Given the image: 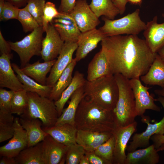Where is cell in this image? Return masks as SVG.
<instances>
[{
	"label": "cell",
	"mask_w": 164,
	"mask_h": 164,
	"mask_svg": "<svg viewBox=\"0 0 164 164\" xmlns=\"http://www.w3.org/2000/svg\"><path fill=\"white\" fill-rule=\"evenodd\" d=\"M112 73L130 79L140 77L148 71L157 53L137 35L106 37L101 41Z\"/></svg>",
	"instance_id": "obj_1"
},
{
	"label": "cell",
	"mask_w": 164,
	"mask_h": 164,
	"mask_svg": "<svg viewBox=\"0 0 164 164\" xmlns=\"http://www.w3.org/2000/svg\"><path fill=\"white\" fill-rule=\"evenodd\" d=\"M75 126L77 130L113 132L116 128L113 111L103 108L84 96L77 110Z\"/></svg>",
	"instance_id": "obj_2"
},
{
	"label": "cell",
	"mask_w": 164,
	"mask_h": 164,
	"mask_svg": "<svg viewBox=\"0 0 164 164\" xmlns=\"http://www.w3.org/2000/svg\"><path fill=\"white\" fill-rule=\"evenodd\" d=\"M84 89V96L106 109L114 110L119 95L114 75L103 76L91 81L86 80Z\"/></svg>",
	"instance_id": "obj_3"
},
{
	"label": "cell",
	"mask_w": 164,
	"mask_h": 164,
	"mask_svg": "<svg viewBox=\"0 0 164 164\" xmlns=\"http://www.w3.org/2000/svg\"><path fill=\"white\" fill-rule=\"evenodd\" d=\"M119 91L115 108L113 111L115 128L124 127L135 122L138 115L135 101L129 79L120 74L114 75Z\"/></svg>",
	"instance_id": "obj_4"
},
{
	"label": "cell",
	"mask_w": 164,
	"mask_h": 164,
	"mask_svg": "<svg viewBox=\"0 0 164 164\" xmlns=\"http://www.w3.org/2000/svg\"><path fill=\"white\" fill-rule=\"evenodd\" d=\"M27 95L28 106L21 115L39 119L43 128L54 126L59 117L54 101L34 92H28Z\"/></svg>",
	"instance_id": "obj_5"
},
{
	"label": "cell",
	"mask_w": 164,
	"mask_h": 164,
	"mask_svg": "<svg viewBox=\"0 0 164 164\" xmlns=\"http://www.w3.org/2000/svg\"><path fill=\"white\" fill-rule=\"evenodd\" d=\"M140 10L136 9L120 19L111 20L103 17L104 25L99 29L106 37L123 34L137 35L144 30L146 24L139 16Z\"/></svg>",
	"instance_id": "obj_6"
},
{
	"label": "cell",
	"mask_w": 164,
	"mask_h": 164,
	"mask_svg": "<svg viewBox=\"0 0 164 164\" xmlns=\"http://www.w3.org/2000/svg\"><path fill=\"white\" fill-rule=\"evenodd\" d=\"M42 26L34 29L20 41L8 42L12 50L16 53L20 59L21 68L26 66L34 56H41L43 34Z\"/></svg>",
	"instance_id": "obj_7"
},
{
	"label": "cell",
	"mask_w": 164,
	"mask_h": 164,
	"mask_svg": "<svg viewBox=\"0 0 164 164\" xmlns=\"http://www.w3.org/2000/svg\"><path fill=\"white\" fill-rule=\"evenodd\" d=\"M156 101L160 102L164 110V97L159 96ZM142 121L147 125L145 130L140 133H136L133 136L132 141L127 146L126 150L128 152L136 150L138 148H146L150 145L149 140L154 134L164 135V115L159 122L151 123L150 118L144 115L141 117Z\"/></svg>",
	"instance_id": "obj_8"
},
{
	"label": "cell",
	"mask_w": 164,
	"mask_h": 164,
	"mask_svg": "<svg viewBox=\"0 0 164 164\" xmlns=\"http://www.w3.org/2000/svg\"><path fill=\"white\" fill-rule=\"evenodd\" d=\"M129 82L134 97L138 115L141 117L147 110L160 111V108L154 102L156 101V99L148 91L150 88L143 85L140 77L129 79Z\"/></svg>",
	"instance_id": "obj_9"
},
{
	"label": "cell",
	"mask_w": 164,
	"mask_h": 164,
	"mask_svg": "<svg viewBox=\"0 0 164 164\" xmlns=\"http://www.w3.org/2000/svg\"><path fill=\"white\" fill-rule=\"evenodd\" d=\"M75 21L81 32L96 29L100 21L91 9L86 0H77L69 14Z\"/></svg>",
	"instance_id": "obj_10"
},
{
	"label": "cell",
	"mask_w": 164,
	"mask_h": 164,
	"mask_svg": "<svg viewBox=\"0 0 164 164\" xmlns=\"http://www.w3.org/2000/svg\"><path fill=\"white\" fill-rule=\"evenodd\" d=\"M45 32L46 34L42 41L41 56L44 62H47L55 59L60 54L64 42L52 22L48 24Z\"/></svg>",
	"instance_id": "obj_11"
},
{
	"label": "cell",
	"mask_w": 164,
	"mask_h": 164,
	"mask_svg": "<svg viewBox=\"0 0 164 164\" xmlns=\"http://www.w3.org/2000/svg\"><path fill=\"white\" fill-rule=\"evenodd\" d=\"M137 125V122L135 121L127 126L116 128L113 131L115 145L113 164H125L127 144L132 136L136 132Z\"/></svg>",
	"instance_id": "obj_12"
},
{
	"label": "cell",
	"mask_w": 164,
	"mask_h": 164,
	"mask_svg": "<svg viewBox=\"0 0 164 164\" xmlns=\"http://www.w3.org/2000/svg\"><path fill=\"white\" fill-rule=\"evenodd\" d=\"M52 22L64 42H77L82 32L69 14L60 12Z\"/></svg>",
	"instance_id": "obj_13"
},
{
	"label": "cell",
	"mask_w": 164,
	"mask_h": 164,
	"mask_svg": "<svg viewBox=\"0 0 164 164\" xmlns=\"http://www.w3.org/2000/svg\"><path fill=\"white\" fill-rule=\"evenodd\" d=\"M77 47V43L64 42L57 59L47 78L46 85L53 87L62 72L72 61L73 54Z\"/></svg>",
	"instance_id": "obj_14"
},
{
	"label": "cell",
	"mask_w": 164,
	"mask_h": 164,
	"mask_svg": "<svg viewBox=\"0 0 164 164\" xmlns=\"http://www.w3.org/2000/svg\"><path fill=\"white\" fill-rule=\"evenodd\" d=\"M14 132L9 142L0 147V155L15 158L23 150L27 147V139L26 132L19 121L15 118L14 121Z\"/></svg>",
	"instance_id": "obj_15"
},
{
	"label": "cell",
	"mask_w": 164,
	"mask_h": 164,
	"mask_svg": "<svg viewBox=\"0 0 164 164\" xmlns=\"http://www.w3.org/2000/svg\"><path fill=\"white\" fill-rule=\"evenodd\" d=\"M106 36L99 29L96 28L82 32L77 42L75 58L78 62L84 58L91 51L95 48L98 43Z\"/></svg>",
	"instance_id": "obj_16"
},
{
	"label": "cell",
	"mask_w": 164,
	"mask_h": 164,
	"mask_svg": "<svg viewBox=\"0 0 164 164\" xmlns=\"http://www.w3.org/2000/svg\"><path fill=\"white\" fill-rule=\"evenodd\" d=\"M157 19L155 16L148 22L143 33L147 44L154 53H157L164 46V22L158 23Z\"/></svg>",
	"instance_id": "obj_17"
},
{
	"label": "cell",
	"mask_w": 164,
	"mask_h": 164,
	"mask_svg": "<svg viewBox=\"0 0 164 164\" xmlns=\"http://www.w3.org/2000/svg\"><path fill=\"white\" fill-rule=\"evenodd\" d=\"M42 147L46 164L65 163L67 146L57 142L48 134L42 141Z\"/></svg>",
	"instance_id": "obj_18"
},
{
	"label": "cell",
	"mask_w": 164,
	"mask_h": 164,
	"mask_svg": "<svg viewBox=\"0 0 164 164\" xmlns=\"http://www.w3.org/2000/svg\"><path fill=\"white\" fill-rule=\"evenodd\" d=\"M12 56L2 54L0 57V87L16 91L23 89V85L14 73L11 63Z\"/></svg>",
	"instance_id": "obj_19"
},
{
	"label": "cell",
	"mask_w": 164,
	"mask_h": 164,
	"mask_svg": "<svg viewBox=\"0 0 164 164\" xmlns=\"http://www.w3.org/2000/svg\"><path fill=\"white\" fill-rule=\"evenodd\" d=\"M113 132H97L77 130L76 143L82 146L86 152H93L108 140Z\"/></svg>",
	"instance_id": "obj_20"
},
{
	"label": "cell",
	"mask_w": 164,
	"mask_h": 164,
	"mask_svg": "<svg viewBox=\"0 0 164 164\" xmlns=\"http://www.w3.org/2000/svg\"><path fill=\"white\" fill-rule=\"evenodd\" d=\"M20 123L26 131L27 139V147L33 146L44 139L47 133L42 128V123L38 118L20 116Z\"/></svg>",
	"instance_id": "obj_21"
},
{
	"label": "cell",
	"mask_w": 164,
	"mask_h": 164,
	"mask_svg": "<svg viewBox=\"0 0 164 164\" xmlns=\"http://www.w3.org/2000/svg\"><path fill=\"white\" fill-rule=\"evenodd\" d=\"M111 74H113L106 54L101 48L88 65L87 80L91 81L103 76Z\"/></svg>",
	"instance_id": "obj_22"
},
{
	"label": "cell",
	"mask_w": 164,
	"mask_h": 164,
	"mask_svg": "<svg viewBox=\"0 0 164 164\" xmlns=\"http://www.w3.org/2000/svg\"><path fill=\"white\" fill-rule=\"evenodd\" d=\"M42 128L56 141L65 145L77 143V129L75 125L65 124Z\"/></svg>",
	"instance_id": "obj_23"
},
{
	"label": "cell",
	"mask_w": 164,
	"mask_h": 164,
	"mask_svg": "<svg viewBox=\"0 0 164 164\" xmlns=\"http://www.w3.org/2000/svg\"><path fill=\"white\" fill-rule=\"evenodd\" d=\"M153 144L143 149L128 152L125 164H156L159 157Z\"/></svg>",
	"instance_id": "obj_24"
},
{
	"label": "cell",
	"mask_w": 164,
	"mask_h": 164,
	"mask_svg": "<svg viewBox=\"0 0 164 164\" xmlns=\"http://www.w3.org/2000/svg\"><path fill=\"white\" fill-rule=\"evenodd\" d=\"M12 66L23 84L24 89L27 92L35 93L41 97L49 98L53 87L52 86L43 85L35 81L25 73L16 64L12 63Z\"/></svg>",
	"instance_id": "obj_25"
},
{
	"label": "cell",
	"mask_w": 164,
	"mask_h": 164,
	"mask_svg": "<svg viewBox=\"0 0 164 164\" xmlns=\"http://www.w3.org/2000/svg\"><path fill=\"white\" fill-rule=\"evenodd\" d=\"M140 79L146 85L164 88V62L157 53L147 72Z\"/></svg>",
	"instance_id": "obj_26"
},
{
	"label": "cell",
	"mask_w": 164,
	"mask_h": 164,
	"mask_svg": "<svg viewBox=\"0 0 164 164\" xmlns=\"http://www.w3.org/2000/svg\"><path fill=\"white\" fill-rule=\"evenodd\" d=\"M56 60L55 59L41 63L39 60L32 64L29 63L24 67L20 68L25 73L38 83L46 85V75L50 71Z\"/></svg>",
	"instance_id": "obj_27"
},
{
	"label": "cell",
	"mask_w": 164,
	"mask_h": 164,
	"mask_svg": "<svg viewBox=\"0 0 164 164\" xmlns=\"http://www.w3.org/2000/svg\"><path fill=\"white\" fill-rule=\"evenodd\" d=\"M84 96V86L78 89L71 96L68 107L64 109L55 125L68 124L75 125L76 114L79 105Z\"/></svg>",
	"instance_id": "obj_28"
},
{
	"label": "cell",
	"mask_w": 164,
	"mask_h": 164,
	"mask_svg": "<svg viewBox=\"0 0 164 164\" xmlns=\"http://www.w3.org/2000/svg\"><path fill=\"white\" fill-rule=\"evenodd\" d=\"M16 164H46L42 141L22 151L15 158Z\"/></svg>",
	"instance_id": "obj_29"
},
{
	"label": "cell",
	"mask_w": 164,
	"mask_h": 164,
	"mask_svg": "<svg viewBox=\"0 0 164 164\" xmlns=\"http://www.w3.org/2000/svg\"><path fill=\"white\" fill-rule=\"evenodd\" d=\"M77 62L75 58H73L62 72L52 87L49 97L50 99L54 101L58 100L64 91L70 84L73 78V72Z\"/></svg>",
	"instance_id": "obj_30"
},
{
	"label": "cell",
	"mask_w": 164,
	"mask_h": 164,
	"mask_svg": "<svg viewBox=\"0 0 164 164\" xmlns=\"http://www.w3.org/2000/svg\"><path fill=\"white\" fill-rule=\"evenodd\" d=\"M86 80L83 73L77 71L75 72L70 84L64 91L59 99L54 101L59 117L68 100L78 89L84 86Z\"/></svg>",
	"instance_id": "obj_31"
},
{
	"label": "cell",
	"mask_w": 164,
	"mask_h": 164,
	"mask_svg": "<svg viewBox=\"0 0 164 164\" xmlns=\"http://www.w3.org/2000/svg\"><path fill=\"white\" fill-rule=\"evenodd\" d=\"M89 6L98 18L104 15L108 19L114 20L117 15L120 14L114 0H92Z\"/></svg>",
	"instance_id": "obj_32"
},
{
	"label": "cell",
	"mask_w": 164,
	"mask_h": 164,
	"mask_svg": "<svg viewBox=\"0 0 164 164\" xmlns=\"http://www.w3.org/2000/svg\"><path fill=\"white\" fill-rule=\"evenodd\" d=\"M14 118L11 113L0 111V143L12 137L14 132Z\"/></svg>",
	"instance_id": "obj_33"
},
{
	"label": "cell",
	"mask_w": 164,
	"mask_h": 164,
	"mask_svg": "<svg viewBox=\"0 0 164 164\" xmlns=\"http://www.w3.org/2000/svg\"><path fill=\"white\" fill-rule=\"evenodd\" d=\"M29 104L27 92L24 89L14 92L11 104V112L20 116L27 108Z\"/></svg>",
	"instance_id": "obj_34"
},
{
	"label": "cell",
	"mask_w": 164,
	"mask_h": 164,
	"mask_svg": "<svg viewBox=\"0 0 164 164\" xmlns=\"http://www.w3.org/2000/svg\"><path fill=\"white\" fill-rule=\"evenodd\" d=\"M21 23L24 32L32 31L40 25L28 11L26 6L19 9L18 19Z\"/></svg>",
	"instance_id": "obj_35"
},
{
	"label": "cell",
	"mask_w": 164,
	"mask_h": 164,
	"mask_svg": "<svg viewBox=\"0 0 164 164\" xmlns=\"http://www.w3.org/2000/svg\"><path fill=\"white\" fill-rule=\"evenodd\" d=\"M86 151L81 145L76 143L68 146L65 154V164H79Z\"/></svg>",
	"instance_id": "obj_36"
},
{
	"label": "cell",
	"mask_w": 164,
	"mask_h": 164,
	"mask_svg": "<svg viewBox=\"0 0 164 164\" xmlns=\"http://www.w3.org/2000/svg\"><path fill=\"white\" fill-rule=\"evenodd\" d=\"M114 145L115 138L113 134L107 141L99 146L94 152L98 156L110 161L113 164Z\"/></svg>",
	"instance_id": "obj_37"
},
{
	"label": "cell",
	"mask_w": 164,
	"mask_h": 164,
	"mask_svg": "<svg viewBox=\"0 0 164 164\" xmlns=\"http://www.w3.org/2000/svg\"><path fill=\"white\" fill-rule=\"evenodd\" d=\"M46 0H30L26 6L27 9L40 26H43V10Z\"/></svg>",
	"instance_id": "obj_38"
},
{
	"label": "cell",
	"mask_w": 164,
	"mask_h": 164,
	"mask_svg": "<svg viewBox=\"0 0 164 164\" xmlns=\"http://www.w3.org/2000/svg\"><path fill=\"white\" fill-rule=\"evenodd\" d=\"M55 5L50 2H46L43 10V26L44 30L48 24L52 22L53 19L59 14Z\"/></svg>",
	"instance_id": "obj_39"
},
{
	"label": "cell",
	"mask_w": 164,
	"mask_h": 164,
	"mask_svg": "<svg viewBox=\"0 0 164 164\" xmlns=\"http://www.w3.org/2000/svg\"><path fill=\"white\" fill-rule=\"evenodd\" d=\"M15 91L0 89V111L11 113L12 100Z\"/></svg>",
	"instance_id": "obj_40"
},
{
	"label": "cell",
	"mask_w": 164,
	"mask_h": 164,
	"mask_svg": "<svg viewBox=\"0 0 164 164\" xmlns=\"http://www.w3.org/2000/svg\"><path fill=\"white\" fill-rule=\"evenodd\" d=\"M19 9L11 3L5 1L4 8L0 14V21L13 19H17Z\"/></svg>",
	"instance_id": "obj_41"
},
{
	"label": "cell",
	"mask_w": 164,
	"mask_h": 164,
	"mask_svg": "<svg viewBox=\"0 0 164 164\" xmlns=\"http://www.w3.org/2000/svg\"><path fill=\"white\" fill-rule=\"evenodd\" d=\"M76 0H61L58 9L60 12L69 14L73 9Z\"/></svg>",
	"instance_id": "obj_42"
},
{
	"label": "cell",
	"mask_w": 164,
	"mask_h": 164,
	"mask_svg": "<svg viewBox=\"0 0 164 164\" xmlns=\"http://www.w3.org/2000/svg\"><path fill=\"white\" fill-rule=\"evenodd\" d=\"M85 155L88 158L90 164H112L110 161L96 155L94 151H86Z\"/></svg>",
	"instance_id": "obj_43"
},
{
	"label": "cell",
	"mask_w": 164,
	"mask_h": 164,
	"mask_svg": "<svg viewBox=\"0 0 164 164\" xmlns=\"http://www.w3.org/2000/svg\"><path fill=\"white\" fill-rule=\"evenodd\" d=\"M12 50L9 44L3 37L0 30V51L1 54L4 53L12 56Z\"/></svg>",
	"instance_id": "obj_44"
},
{
	"label": "cell",
	"mask_w": 164,
	"mask_h": 164,
	"mask_svg": "<svg viewBox=\"0 0 164 164\" xmlns=\"http://www.w3.org/2000/svg\"><path fill=\"white\" fill-rule=\"evenodd\" d=\"M150 139L157 149L164 143V135L154 134L151 137Z\"/></svg>",
	"instance_id": "obj_45"
},
{
	"label": "cell",
	"mask_w": 164,
	"mask_h": 164,
	"mask_svg": "<svg viewBox=\"0 0 164 164\" xmlns=\"http://www.w3.org/2000/svg\"><path fill=\"white\" fill-rule=\"evenodd\" d=\"M128 2V0H114V4L120 11V15H122L124 13Z\"/></svg>",
	"instance_id": "obj_46"
},
{
	"label": "cell",
	"mask_w": 164,
	"mask_h": 164,
	"mask_svg": "<svg viewBox=\"0 0 164 164\" xmlns=\"http://www.w3.org/2000/svg\"><path fill=\"white\" fill-rule=\"evenodd\" d=\"M30 0H5L19 8L25 7Z\"/></svg>",
	"instance_id": "obj_47"
},
{
	"label": "cell",
	"mask_w": 164,
	"mask_h": 164,
	"mask_svg": "<svg viewBox=\"0 0 164 164\" xmlns=\"http://www.w3.org/2000/svg\"><path fill=\"white\" fill-rule=\"evenodd\" d=\"M0 164H16L15 158L6 156H2Z\"/></svg>",
	"instance_id": "obj_48"
},
{
	"label": "cell",
	"mask_w": 164,
	"mask_h": 164,
	"mask_svg": "<svg viewBox=\"0 0 164 164\" xmlns=\"http://www.w3.org/2000/svg\"><path fill=\"white\" fill-rule=\"evenodd\" d=\"M79 164H90L88 158L85 154L81 158Z\"/></svg>",
	"instance_id": "obj_49"
},
{
	"label": "cell",
	"mask_w": 164,
	"mask_h": 164,
	"mask_svg": "<svg viewBox=\"0 0 164 164\" xmlns=\"http://www.w3.org/2000/svg\"><path fill=\"white\" fill-rule=\"evenodd\" d=\"M155 93L159 96L164 97V88L160 89H156L154 91Z\"/></svg>",
	"instance_id": "obj_50"
},
{
	"label": "cell",
	"mask_w": 164,
	"mask_h": 164,
	"mask_svg": "<svg viewBox=\"0 0 164 164\" xmlns=\"http://www.w3.org/2000/svg\"><path fill=\"white\" fill-rule=\"evenodd\" d=\"M157 53L164 62V46L161 48Z\"/></svg>",
	"instance_id": "obj_51"
},
{
	"label": "cell",
	"mask_w": 164,
	"mask_h": 164,
	"mask_svg": "<svg viewBox=\"0 0 164 164\" xmlns=\"http://www.w3.org/2000/svg\"><path fill=\"white\" fill-rule=\"evenodd\" d=\"M142 0H128V2L133 5H140Z\"/></svg>",
	"instance_id": "obj_52"
},
{
	"label": "cell",
	"mask_w": 164,
	"mask_h": 164,
	"mask_svg": "<svg viewBox=\"0 0 164 164\" xmlns=\"http://www.w3.org/2000/svg\"><path fill=\"white\" fill-rule=\"evenodd\" d=\"M5 0H0V14L2 12L5 4Z\"/></svg>",
	"instance_id": "obj_53"
},
{
	"label": "cell",
	"mask_w": 164,
	"mask_h": 164,
	"mask_svg": "<svg viewBox=\"0 0 164 164\" xmlns=\"http://www.w3.org/2000/svg\"><path fill=\"white\" fill-rule=\"evenodd\" d=\"M156 149L158 152L164 150V143L161 145V146Z\"/></svg>",
	"instance_id": "obj_54"
},
{
	"label": "cell",
	"mask_w": 164,
	"mask_h": 164,
	"mask_svg": "<svg viewBox=\"0 0 164 164\" xmlns=\"http://www.w3.org/2000/svg\"><path fill=\"white\" fill-rule=\"evenodd\" d=\"M162 17L164 18V12L162 14Z\"/></svg>",
	"instance_id": "obj_55"
}]
</instances>
